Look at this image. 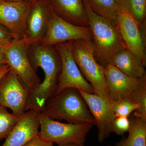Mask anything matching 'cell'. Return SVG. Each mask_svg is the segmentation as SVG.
Masks as SVG:
<instances>
[{
	"mask_svg": "<svg viewBox=\"0 0 146 146\" xmlns=\"http://www.w3.org/2000/svg\"><path fill=\"white\" fill-rule=\"evenodd\" d=\"M60 56L61 73L56 92L67 88H74L89 94H95L93 86L85 79L73 57L72 41L54 46Z\"/></svg>",
	"mask_w": 146,
	"mask_h": 146,
	"instance_id": "52a82bcc",
	"label": "cell"
},
{
	"mask_svg": "<svg viewBox=\"0 0 146 146\" xmlns=\"http://www.w3.org/2000/svg\"><path fill=\"white\" fill-rule=\"evenodd\" d=\"M53 9L60 18L79 26L89 27L83 0H48Z\"/></svg>",
	"mask_w": 146,
	"mask_h": 146,
	"instance_id": "2e32d148",
	"label": "cell"
},
{
	"mask_svg": "<svg viewBox=\"0 0 146 146\" xmlns=\"http://www.w3.org/2000/svg\"><path fill=\"white\" fill-rule=\"evenodd\" d=\"M30 62L36 72L39 67L44 74V79L29 94L26 112L33 110L42 113L47 100L57 90L62 64L60 56L54 46L38 44L29 48Z\"/></svg>",
	"mask_w": 146,
	"mask_h": 146,
	"instance_id": "6da1fadb",
	"label": "cell"
},
{
	"mask_svg": "<svg viewBox=\"0 0 146 146\" xmlns=\"http://www.w3.org/2000/svg\"><path fill=\"white\" fill-rule=\"evenodd\" d=\"M111 146V145H108V146Z\"/></svg>",
	"mask_w": 146,
	"mask_h": 146,
	"instance_id": "1f68e13d",
	"label": "cell"
},
{
	"mask_svg": "<svg viewBox=\"0 0 146 146\" xmlns=\"http://www.w3.org/2000/svg\"><path fill=\"white\" fill-rule=\"evenodd\" d=\"M113 111L116 117H129L137 109V106L129 98L113 102Z\"/></svg>",
	"mask_w": 146,
	"mask_h": 146,
	"instance_id": "603a6c76",
	"label": "cell"
},
{
	"mask_svg": "<svg viewBox=\"0 0 146 146\" xmlns=\"http://www.w3.org/2000/svg\"><path fill=\"white\" fill-rule=\"evenodd\" d=\"M24 146H53V143L45 141L38 134Z\"/></svg>",
	"mask_w": 146,
	"mask_h": 146,
	"instance_id": "484cf974",
	"label": "cell"
},
{
	"mask_svg": "<svg viewBox=\"0 0 146 146\" xmlns=\"http://www.w3.org/2000/svg\"><path fill=\"white\" fill-rule=\"evenodd\" d=\"M39 135L45 141L58 145H84L86 137L94 125L92 123L74 124L60 123L39 113Z\"/></svg>",
	"mask_w": 146,
	"mask_h": 146,
	"instance_id": "5b68a950",
	"label": "cell"
},
{
	"mask_svg": "<svg viewBox=\"0 0 146 146\" xmlns=\"http://www.w3.org/2000/svg\"><path fill=\"white\" fill-rule=\"evenodd\" d=\"M14 39L13 35L8 30L0 25V45L7 46Z\"/></svg>",
	"mask_w": 146,
	"mask_h": 146,
	"instance_id": "d4e9b609",
	"label": "cell"
},
{
	"mask_svg": "<svg viewBox=\"0 0 146 146\" xmlns=\"http://www.w3.org/2000/svg\"><path fill=\"white\" fill-rule=\"evenodd\" d=\"M39 114L27 111L19 117L2 146H24L39 134Z\"/></svg>",
	"mask_w": 146,
	"mask_h": 146,
	"instance_id": "5bb4252c",
	"label": "cell"
},
{
	"mask_svg": "<svg viewBox=\"0 0 146 146\" xmlns=\"http://www.w3.org/2000/svg\"><path fill=\"white\" fill-rule=\"evenodd\" d=\"M129 120L128 136L116 146H146V120L134 115Z\"/></svg>",
	"mask_w": 146,
	"mask_h": 146,
	"instance_id": "ac0fdd59",
	"label": "cell"
},
{
	"mask_svg": "<svg viewBox=\"0 0 146 146\" xmlns=\"http://www.w3.org/2000/svg\"><path fill=\"white\" fill-rule=\"evenodd\" d=\"M6 1L11 2H20L29 1L33 2L36 0H5Z\"/></svg>",
	"mask_w": 146,
	"mask_h": 146,
	"instance_id": "f1b7e54d",
	"label": "cell"
},
{
	"mask_svg": "<svg viewBox=\"0 0 146 146\" xmlns=\"http://www.w3.org/2000/svg\"><path fill=\"white\" fill-rule=\"evenodd\" d=\"M80 39L92 42V33L89 27L79 26L69 23L59 17L53 9L46 34L40 44L54 46Z\"/></svg>",
	"mask_w": 146,
	"mask_h": 146,
	"instance_id": "8fae6325",
	"label": "cell"
},
{
	"mask_svg": "<svg viewBox=\"0 0 146 146\" xmlns=\"http://www.w3.org/2000/svg\"><path fill=\"white\" fill-rule=\"evenodd\" d=\"M42 113L49 118L74 124L95 121L83 97L77 89L67 88L55 93L47 100Z\"/></svg>",
	"mask_w": 146,
	"mask_h": 146,
	"instance_id": "3957f363",
	"label": "cell"
},
{
	"mask_svg": "<svg viewBox=\"0 0 146 146\" xmlns=\"http://www.w3.org/2000/svg\"><path fill=\"white\" fill-rule=\"evenodd\" d=\"M28 49L22 39H14L10 44L5 46V53L6 64L30 92L41 82L30 62Z\"/></svg>",
	"mask_w": 146,
	"mask_h": 146,
	"instance_id": "8992f818",
	"label": "cell"
},
{
	"mask_svg": "<svg viewBox=\"0 0 146 146\" xmlns=\"http://www.w3.org/2000/svg\"><path fill=\"white\" fill-rule=\"evenodd\" d=\"M130 127V120L128 117L115 118L112 125V132L118 136H123L128 132Z\"/></svg>",
	"mask_w": 146,
	"mask_h": 146,
	"instance_id": "cb8c5ba5",
	"label": "cell"
},
{
	"mask_svg": "<svg viewBox=\"0 0 146 146\" xmlns=\"http://www.w3.org/2000/svg\"><path fill=\"white\" fill-rule=\"evenodd\" d=\"M105 76L108 90L112 102L129 98L140 81V78L127 75L110 64L105 68Z\"/></svg>",
	"mask_w": 146,
	"mask_h": 146,
	"instance_id": "9a60e30c",
	"label": "cell"
},
{
	"mask_svg": "<svg viewBox=\"0 0 146 146\" xmlns=\"http://www.w3.org/2000/svg\"><path fill=\"white\" fill-rule=\"evenodd\" d=\"M30 91L11 69L0 80V105L19 117L26 112Z\"/></svg>",
	"mask_w": 146,
	"mask_h": 146,
	"instance_id": "30bf717a",
	"label": "cell"
},
{
	"mask_svg": "<svg viewBox=\"0 0 146 146\" xmlns=\"http://www.w3.org/2000/svg\"><path fill=\"white\" fill-rule=\"evenodd\" d=\"M9 66L7 64L0 65V80L10 70Z\"/></svg>",
	"mask_w": 146,
	"mask_h": 146,
	"instance_id": "83f0119b",
	"label": "cell"
},
{
	"mask_svg": "<svg viewBox=\"0 0 146 146\" xmlns=\"http://www.w3.org/2000/svg\"><path fill=\"white\" fill-rule=\"evenodd\" d=\"M5 0H0V3L4 1Z\"/></svg>",
	"mask_w": 146,
	"mask_h": 146,
	"instance_id": "4dcf8cb0",
	"label": "cell"
},
{
	"mask_svg": "<svg viewBox=\"0 0 146 146\" xmlns=\"http://www.w3.org/2000/svg\"><path fill=\"white\" fill-rule=\"evenodd\" d=\"M73 57L85 79L93 86L95 94L111 100L108 90L105 68L97 61L91 41H72Z\"/></svg>",
	"mask_w": 146,
	"mask_h": 146,
	"instance_id": "277c9868",
	"label": "cell"
},
{
	"mask_svg": "<svg viewBox=\"0 0 146 146\" xmlns=\"http://www.w3.org/2000/svg\"><path fill=\"white\" fill-rule=\"evenodd\" d=\"M95 121L98 129V140L103 143L112 132V125L116 117L113 111V102L97 94L79 90Z\"/></svg>",
	"mask_w": 146,
	"mask_h": 146,
	"instance_id": "7c38bea8",
	"label": "cell"
},
{
	"mask_svg": "<svg viewBox=\"0 0 146 146\" xmlns=\"http://www.w3.org/2000/svg\"><path fill=\"white\" fill-rule=\"evenodd\" d=\"M5 46L0 45V65L7 64L5 53Z\"/></svg>",
	"mask_w": 146,
	"mask_h": 146,
	"instance_id": "4316f807",
	"label": "cell"
},
{
	"mask_svg": "<svg viewBox=\"0 0 146 146\" xmlns=\"http://www.w3.org/2000/svg\"><path fill=\"white\" fill-rule=\"evenodd\" d=\"M19 117L0 105V141L7 138L18 122Z\"/></svg>",
	"mask_w": 146,
	"mask_h": 146,
	"instance_id": "7402d4cb",
	"label": "cell"
},
{
	"mask_svg": "<svg viewBox=\"0 0 146 146\" xmlns=\"http://www.w3.org/2000/svg\"><path fill=\"white\" fill-rule=\"evenodd\" d=\"M117 28L126 48L146 66V32L127 10L121 8L118 14Z\"/></svg>",
	"mask_w": 146,
	"mask_h": 146,
	"instance_id": "ba28073f",
	"label": "cell"
},
{
	"mask_svg": "<svg viewBox=\"0 0 146 146\" xmlns=\"http://www.w3.org/2000/svg\"><path fill=\"white\" fill-rule=\"evenodd\" d=\"M92 35V44L97 61L105 68L118 52L126 48L118 28L91 9L87 0H83Z\"/></svg>",
	"mask_w": 146,
	"mask_h": 146,
	"instance_id": "7a4b0ae2",
	"label": "cell"
},
{
	"mask_svg": "<svg viewBox=\"0 0 146 146\" xmlns=\"http://www.w3.org/2000/svg\"><path fill=\"white\" fill-rule=\"evenodd\" d=\"M33 2L0 3V25L8 30L15 39L23 38L27 16Z\"/></svg>",
	"mask_w": 146,
	"mask_h": 146,
	"instance_id": "4fadbf2b",
	"label": "cell"
},
{
	"mask_svg": "<svg viewBox=\"0 0 146 146\" xmlns=\"http://www.w3.org/2000/svg\"><path fill=\"white\" fill-rule=\"evenodd\" d=\"M129 98L137 106L133 115L146 120V75L140 78L139 84Z\"/></svg>",
	"mask_w": 146,
	"mask_h": 146,
	"instance_id": "44dd1931",
	"label": "cell"
},
{
	"mask_svg": "<svg viewBox=\"0 0 146 146\" xmlns=\"http://www.w3.org/2000/svg\"><path fill=\"white\" fill-rule=\"evenodd\" d=\"M58 146H85L84 145H77V144H65V145H58Z\"/></svg>",
	"mask_w": 146,
	"mask_h": 146,
	"instance_id": "f546056e",
	"label": "cell"
},
{
	"mask_svg": "<svg viewBox=\"0 0 146 146\" xmlns=\"http://www.w3.org/2000/svg\"><path fill=\"white\" fill-rule=\"evenodd\" d=\"M109 64L115 66L127 75L141 78L146 75L145 67L138 58L127 48L116 54L110 60Z\"/></svg>",
	"mask_w": 146,
	"mask_h": 146,
	"instance_id": "e0dca14e",
	"label": "cell"
},
{
	"mask_svg": "<svg viewBox=\"0 0 146 146\" xmlns=\"http://www.w3.org/2000/svg\"><path fill=\"white\" fill-rule=\"evenodd\" d=\"M121 8L127 10L137 21L141 29L146 30V0H119Z\"/></svg>",
	"mask_w": 146,
	"mask_h": 146,
	"instance_id": "ffe728a7",
	"label": "cell"
},
{
	"mask_svg": "<svg viewBox=\"0 0 146 146\" xmlns=\"http://www.w3.org/2000/svg\"><path fill=\"white\" fill-rule=\"evenodd\" d=\"M53 9L48 0H36L27 16L26 31L22 40L28 48L40 44L46 36Z\"/></svg>",
	"mask_w": 146,
	"mask_h": 146,
	"instance_id": "9c48e42d",
	"label": "cell"
},
{
	"mask_svg": "<svg viewBox=\"0 0 146 146\" xmlns=\"http://www.w3.org/2000/svg\"><path fill=\"white\" fill-rule=\"evenodd\" d=\"M92 10L117 27L119 0H87Z\"/></svg>",
	"mask_w": 146,
	"mask_h": 146,
	"instance_id": "d6986e66",
	"label": "cell"
}]
</instances>
